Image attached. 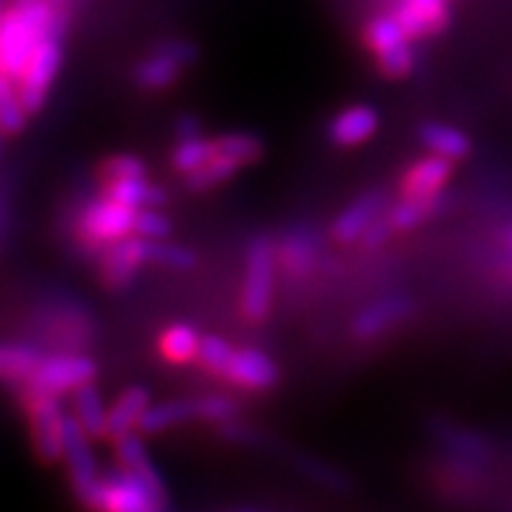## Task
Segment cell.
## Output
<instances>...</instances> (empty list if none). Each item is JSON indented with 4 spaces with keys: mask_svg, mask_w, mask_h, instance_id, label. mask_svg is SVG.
Wrapping results in <instances>:
<instances>
[{
    "mask_svg": "<svg viewBox=\"0 0 512 512\" xmlns=\"http://www.w3.org/2000/svg\"><path fill=\"white\" fill-rule=\"evenodd\" d=\"M152 403L150 389L143 384H133L117 396V401L110 406L107 413V439L117 441L126 434L138 432L140 420Z\"/></svg>",
    "mask_w": 512,
    "mask_h": 512,
    "instance_id": "cell-17",
    "label": "cell"
},
{
    "mask_svg": "<svg viewBox=\"0 0 512 512\" xmlns=\"http://www.w3.org/2000/svg\"><path fill=\"white\" fill-rule=\"evenodd\" d=\"M133 228H136V209L124 207L107 195L86 204V209L79 214V221H76V235H79L83 247H88L98 256L112 242L133 235Z\"/></svg>",
    "mask_w": 512,
    "mask_h": 512,
    "instance_id": "cell-5",
    "label": "cell"
},
{
    "mask_svg": "<svg viewBox=\"0 0 512 512\" xmlns=\"http://www.w3.org/2000/svg\"><path fill=\"white\" fill-rule=\"evenodd\" d=\"M27 396L31 444L38 460L46 465H55L62 460L64 444V420L67 411L62 408L60 396L48 394H24Z\"/></svg>",
    "mask_w": 512,
    "mask_h": 512,
    "instance_id": "cell-7",
    "label": "cell"
},
{
    "mask_svg": "<svg viewBox=\"0 0 512 512\" xmlns=\"http://www.w3.org/2000/svg\"><path fill=\"white\" fill-rule=\"evenodd\" d=\"M240 169L242 166L230 162V159L214 155L207 164L200 166V169L192 171L188 176H183V181H185V188L192 192H207V190L219 188L223 183H228L230 178L238 176Z\"/></svg>",
    "mask_w": 512,
    "mask_h": 512,
    "instance_id": "cell-31",
    "label": "cell"
},
{
    "mask_svg": "<svg viewBox=\"0 0 512 512\" xmlns=\"http://www.w3.org/2000/svg\"><path fill=\"white\" fill-rule=\"evenodd\" d=\"M377 67L384 76L389 79H403L415 69V53L411 43H403V46L389 50V53L377 55Z\"/></svg>",
    "mask_w": 512,
    "mask_h": 512,
    "instance_id": "cell-36",
    "label": "cell"
},
{
    "mask_svg": "<svg viewBox=\"0 0 512 512\" xmlns=\"http://www.w3.org/2000/svg\"><path fill=\"white\" fill-rule=\"evenodd\" d=\"M418 138L425 150L448 159V162H460L472 152L470 136L456 126L441 124V121H425L418 128Z\"/></svg>",
    "mask_w": 512,
    "mask_h": 512,
    "instance_id": "cell-18",
    "label": "cell"
},
{
    "mask_svg": "<svg viewBox=\"0 0 512 512\" xmlns=\"http://www.w3.org/2000/svg\"><path fill=\"white\" fill-rule=\"evenodd\" d=\"M174 131L178 140L202 136V121L200 117H195V114H181V117L174 121Z\"/></svg>",
    "mask_w": 512,
    "mask_h": 512,
    "instance_id": "cell-39",
    "label": "cell"
},
{
    "mask_svg": "<svg viewBox=\"0 0 512 512\" xmlns=\"http://www.w3.org/2000/svg\"><path fill=\"white\" fill-rule=\"evenodd\" d=\"M114 446H117V458H119L121 467H126L128 472H133V475L145 479L152 489L166 494L162 472L157 470L155 463H152V458H150V453H147V446H145L143 437H140V432L126 434V437L114 441Z\"/></svg>",
    "mask_w": 512,
    "mask_h": 512,
    "instance_id": "cell-22",
    "label": "cell"
},
{
    "mask_svg": "<svg viewBox=\"0 0 512 512\" xmlns=\"http://www.w3.org/2000/svg\"><path fill=\"white\" fill-rule=\"evenodd\" d=\"M384 211H387V195L382 190L363 192L335 216L330 226L332 240L337 245H356Z\"/></svg>",
    "mask_w": 512,
    "mask_h": 512,
    "instance_id": "cell-11",
    "label": "cell"
},
{
    "mask_svg": "<svg viewBox=\"0 0 512 512\" xmlns=\"http://www.w3.org/2000/svg\"><path fill=\"white\" fill-rule=\"evenodd\" d=\"M95 375H98V363L88 354L62 351V354L43 356L29 380L24 382V394H72L83 384L95 382Z\"/></svg>",
    "mask_w": 512,
    "mask_h": 512,
    "instance_id": "cell-4",
    "label": "cell"
},
{
    "mask_svg": "<svg viewBox=\"0 0 512 512\" xmlns=\"http://www.w3.org/2000/svg\"><path fill=\"white\" fill-rule=\"evenodd\" d=\"M86 508L91 512H169V501L162 491L119 465L100 477Z\"/></svg>",
    "mask_w": 512,
    "mask_h": 512,
    "instance_id": "cell-2",
    "label": "cell"
},
{
    "mask_svg": "<svg viewBox=\"0 0 512 512\" xmlns=\"http://www.w3.org/2000/svg\"><path fill=\"white\" fill-rule=\"evenodd\" d=\"M233 356H235V349L230 347V342H226V339L219 335H207L202 337L200 342L197 363H200L202 370H207V373L223 377L230 366V361H233Z\"/></svg>",
    "mask_w": 512,
    "mask_h": 512,
    "instance_id": "cell-33",
    "label": "cell"
},
{
    "mask_svg": "<svg viewBox=\"0 0 512 512\" xmlns=\"http://www.w3.org/2000/svg\"><path fill=\"white\" fill-rule=\"evenodd\" d=\"M200 332L188 323H176L166 328L159 337V349L164 358L174 366H185V363L197 361V351H200Z\"/></svg>",
    "mask_w": 512,
    "mask_h": 512,
    "instance_id": "cell-25",
    "label": "cell"
},
{
    "mask_svg": "<svg viewBox=\"0 0 512 512\" xmlns=\"http://www.w3.org/2000/svg\"><path fill=\"white\" fill-rule=\"evenodd\" d=\"M214 155H216L214 140L204 136L185 138V140H178L174 152H171V166H174L176 174L188 176L192 171H197L200 166L207 164Z\"/></svg>",
    "mask_w": 512,
    "mask_h": 512,
    "instance_id": "cell-29",
    "label": "cell"
},
{
    "mask_svg": "<svg viewBox=\"0 0 512 512\" xmlns=\"http://www.w3.org/2000/svg\"><path fill=\"white\" fill-rule=\"evenodd\" d=\"M31 114L24 107L22 98H19L17 83L0 74V133L3 136H17L27 126V119Z\"/></svg>",
    "mask_w": 512,
    "mask_h": 512,
    "instance_id": "cell-28",
    "label": "cell"
},
{
    "mask_svg": "<svg viewBox=\"0 0 512 512\" xmlns=\"http://www.w3.org/2000/svg\"><path fill=\"white\" fill-rule=\"evenodd\" d=\"M197 55H200L197 48L188 41H181V38L164 41L152 50V55L138 62L133 79L143 91H164L181 79L183 69L197 62Z\"/></svg>",
    "mask_w": 512,
    "mask_h": 512,
    "instance_id": "cell-8",
    "label": "cell"
},
{
    "mask_svg": "<svg viewBox=\"0 0 512 512\" xmlns=\"http://www.w3.org/2000/svg\"><path fill=\"white\" fill-rule=\"evenodd\" d=\"M413 309V299L406 297V294H387V297L375 299V302L363 306L351 320V335L361 339V342L382 337L384 332L396 328L411 316Z\"/></svg>",
    "mask_w": 512,
    "mask_h": 512,
    "instance_id": "cell-12",
    "label": "cell"
},
{
    "mask_svg": "<svg viewBox=\"0 0 512 512\" xmlns=\"http://www.w3.org/2000/svg\"><path fill=\"white\" fill-rule=\"evenodd\" d=\"M72 406L83 430L91 434L93 439H107V413H110V406L102 399V392L95 387V382L83 384V387L72 392Z\"/></svg>",
    "mask_w": 512,
    "mask_h": 512,
    "instance_id": "cell-23",
    "label": "cell"
},
{
    "mask_svg": "<svg viewBox=\"0 0 512 512\" xmlns=\"http://www.w3.org/2000/svg\"><path fill=\"white\" fill-rule=\"evenodd\" d=\"M197 420L195 399H166V401H152L147 408L143 420H140L138 432L155 437V434L169 432L174 427H181L185 422Z\"/></svg>",
    "mask_w": 512,
    "mask_h": 512,
    "instance_id": "cell-21",
    "label": "cell"
},
{
    "mask_svg": "<svg viewBox=\"0 0 512 512\" xmlns=\"http://www.w3.org/2000/svg\"><path fill=\"white\" fill-rule=\"evenodd\" d=\"M3 3H5V0H0V15H3V12H5V10H3Z\"/></svg>",
    "mask_w": 512,
    "mask_h": 512,
    "instance_id": "cell-40",
    "label": "cell"
},
{
    "mask_svg": "<svg viewBox=\"0 0 512 512\" xmlns=\"http://www.w3.org/2000/svg\"><path fill=\"white\" fill-rule=\"evenodd\" d=\"M171 230H174V223H171L169 216L159 207H147L136 211V228H133V235L145 240H169Z\"/></svg>",
    "mask_w": 512,
    "mask_h": 512,
    "instance_id": "cell-35",
    "label": "cell"
},
{
    "mask_svg": "<svg viewBox=\"0 0 512 512\" xmlns=\"http://www.w3.org/2000/svg\"><path fill=\"white\" fill-rule=\"evenodd\" d=\"M110 200L124 204V207L131 209H147V207H166L169 202V192H166L162 185L150 183L147 176L140 178H124V181H110L105 183V192Z\"/></svg>",
    "mask_w": 512,
    "mask_h": 512,
    "instance_id": "cell-20",
    "label": "cell"
},
{
    "mask_svg": "<svg viewBox=\"0 0 512 512\" xmlns=\"http://www.w3.org/2000/svg\"><path fill=\"white\" fill-rule=\"evenodd\" d=\"M380 128V112L370 105H351L337 112L328 126V138L337 147H356L368 143Z\"/></svg>",
    "mask_w": 512,
    "mask_h": 512,
    "instance_id": "cell-16",
    "label": "cell"
},
{
    "mask_svg": "<svg viewBox=\"0 0 512 512\" xmlns=\"http://www.w3.org/2000/svg\"><path fill=\"white\" fill-rule=\"evenodd\" d=\"M396 19L411 38H427L448 27V0H399Z\"/></svg>",
    "mask_w": 512,
    "mask_h": 512,
    "instance_id": "cell-15",
    "label": "cell"
},
{
    "mask_svg": "<svg viewBox=\"0 0 512 512\" xmlns=\"http://www.w3.org/2000/svg\"><path fill=\"white\" fill-rule=\"evenodd\" d=\"M150 264L171 268V271H190L197 264V254L190 247L169 240H150Z\"/></svg>",
    "mask_w": 512,
    "mask_h": 512,
    "instance_id": "cell-32",
    "label": "cell"
},
{
    "mask_svg": "<svg viewBox=\"0 0 512 512\" xmlns=\"http://www.w3.org/2000/svg\"><path fill=\"white\" fill-rule=\"evenodd\" d=\"M93 437L81 427V422L76 420L74 413H67L64 420V444H62V463L67 465L69 482L79 501L86 508L91 496L95 494V486L100 482V467L95 460Z\"/></svg>",
    "mask_w": 512,
    "mask_h": 512,
    "instance_id": "cell-6",
    "label": "cell"
},
{
    "mask_svg": "<svg viewBox=\"0 0 512 512\" xmlns=\"http://www.w3.org/2000/svg\"><path fill=\"white\" fill-rule=\"evenodd\" d=\"M302 470H306V475L318 479L320 484L325 486H332V489H339L342 486V475H339L337 470H332V467L323 465L320 460H313V458H302Z\"/></svg>",
    "mask_w": 512,
    "mask_h": 512,
    "instance_id": "cell-38",
    "label": "cell"
},
{
    "mask_svg": "<svg viewBox=\"0 0 512 512\" xmlns=\"http://www.w3.org/2000/svg\"><path fill=\"white\" fill-rule=\"evenodd\" d=\"M216 155L230 159L238 166H245L259 162L264 157V140H261L256 133L247 131H233V133H221L219 138H214Z\"/></svg>",
    "mask_w": 512,
    "mask_h": 512,
    "instance_id": "cell-27",
    "label": "cell"
},
{
    "mask_svg": "<svg viewBox=\"0 0 512 512\" xmlns=\"http://www.w3.org/2000/svg\"><path fill=\"white\" fill-rule=\"evenodd\" d=\"M453 176V162L430 155L413 162L401 176V197H437Z\"/></svg>",
    "mask_w": 512,
    "mask_h": 512,
    "instance_id": "cell-14",
    "label": "cell"
},
{
    "mask_svg": "<svg viewBox=\"0 0 512 512\" xmlns=\"http://www.w3.org/2000/svg\"><path fill=\"white\" fill-rule=\"evenodd\" d=\"M100 174L105 178V183L124 181V178H140L147 176V164L136 155H112L110 159H105Z\"/></svg>",
    "mask_w": 512,
    "mask_h": 512,
    "instance_id": "cell-37",
    "label": "cell"
},
{
    "mask_svg": "<svg viewBox=\"0 0 512 512\" xmlns=\"http://www.w3.org/2000/svg\"><path fill=\"white\" fill-rule=\"evenodd\" d=\"M444 192L437 197H401L399 202L392 204L384 216H387L389 226L396 233H408V230L420 228L422 223L432 221L441 209H446Z\"/></svg>",
    "mask_w": 512,
    "mask_h": 512,
    "instance_id": "cell-19",
    "label": "cell"
},
{
    "mask_svg": "<svg viewBox=\"0 0 512 512\" xmlns=\"http://www.w3.org/2000/svg\"><path fill=\"white\" fill-rule=\"evenodd\" d=\"M62 67V36H50L38 46L31 57L27 72L17 81L19 98L29 114H38L46 105L50 86L55 83V76L60 74Z\"/></svg>",
    "mask_w": 512,
    "mask_h": 512,
    "instance_id": "cell-9",
    "label": "cell"
},
{
    "mask_svg": "<svg viewBox=\"0 0 512 512\" xmlns=\"http://www.w3.org/2000/svg\"><path fill=\"white\" fill-rule=\"evenodd\" d=\"M318 259V240L309 230H292L287 238L278 245V264L290 275L302 278L313 268Z\"/></svg>",
    "mask_w": 512,
    "mask_h": 512,
    "instance_id": "cell-24",
    "label": "cell"
},
{
    "mask_svg": "<svg viewBox=\"0 0 512 512\" xmlns=\"http://www.w3.org/2000/svg\"><path fill=\"white\" fill-rule=\"evenodd\" d=\"M195 408H197V420L211 422V425H223V422L238 418L240 413L238 403L221 394L200 396V399H195Z\"/></svg>",
    "mask_w": 512,
    "mask_h": 512,
    "instance_id": "cell-34",
    "label": "cell"
},
{
    "mask_svg": "<svg viewBox=\"0 0 512 512\" xmlns=\"http://www.w3.org/2000/svg\"><path fill=\"white\" fill-rule=\"evenodd\" d=\"M223 380L249 392H266L280 382V368L261 349H238Z\"/></svg>",
    "mask_w": 512,
    "mask_h": 512,
    "instance_id": "cell-13",
    "label": "cell"
},
{
    "mask_svg": "<svg viewBox=\"0 0 512 512\" xmlns=\"http://www.w3.org/2000/svg\"><path fill=\"white\" fill-rule=\"evenodd\" d=\"M43 351L31 344H0V380L3 382H27L41 363Z\"/></svg>",
    "mask_w": 512,
    "mask_h": 512,
    "instance_id": "cell-26",
    "label": "cell"
},
{
    "mask_svg": "<svg viewBox=\"0 0 512 512\" xmlns=\"http://www.w3.org/2000/svg\"><path fill=\"white\" fill-rule=\"evenodd\" d=\"M366 43L373 50L375 57L389 50L403 46V43H411V36L406 34V29L401 27V22L396 15H380L366 27Z\"/></svg>",
    "mask_w": 512,
    "mask_h": 512,
    "instance_id": "cell-30",
    "label": "cell"
},
{
    "mask_svg": "<svg viewBox=\"0 0 512 512\" xmlns=\"http://www.w3.org/2000/svg\"><path fill=\"white\" fill-rule=\"evenodd\" d=\"M275 266H278V245L268 235H256L247 247L240 299L242 316L249 323H261L271 313Z\"/></svg>",
    "mask_w": 512,
    "mask_h": 512,
    "instance_id": "cell-3",
    "label": "cell"
},
{
    "mask_svg": "<svg viewBox=\"0 0 512 512\" xmlns=\"http://www.w3.org/2000/svg\"><path fill=\"white\" fill-rule=\"evenodd\" d=\"M64 15L50 0H17L0 15V74L22 79L31 57L50 36H62Z\"/></svg>",
    "mask_w": 512,
    "mask_h": 512,
    "instance_id": "cell-1",
    "label": "cell"
},
{
    "mask_svg": "<svg viewBox=\"0 0 512 512\" xmlns=\"http://www.w3.org/2000/svg\"><path fill=\"white\" fill-rule=\"evenodd\" d=\"M143 266H150V240L138 238V235L112 242L100 254V275L112 290L131 285Z\"/></svg>",
    "mask_w": 512,
    "mask_h": 512,
    "instance_id": "cell-10",
    "label": "cell"
}]
</instances>
